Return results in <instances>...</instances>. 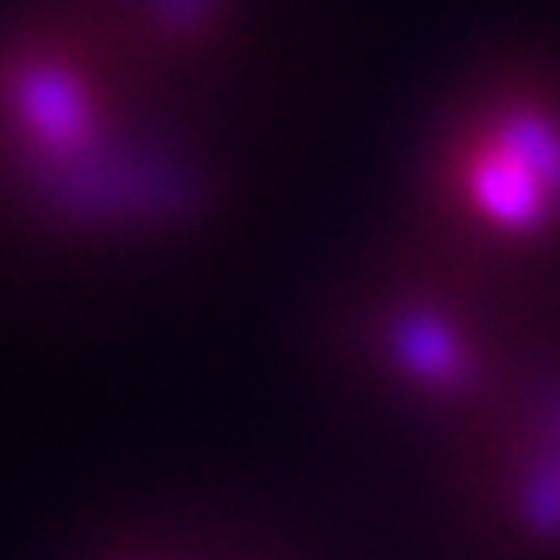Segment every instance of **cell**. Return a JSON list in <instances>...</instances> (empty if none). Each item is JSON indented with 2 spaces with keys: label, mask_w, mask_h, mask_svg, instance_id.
<instances>
[{
  "label": "cell",
  "mask_w": 560,
  "mask_h": 560,
  "mask_svg": "<svg viewBox=\"0 0 560 560\" xmlns=\"http://www.w3.org/2000/svg\"><path fill=\"white\" fill-rule=\"evenodd\" d=\"M129 62L88 13L0 42V196L38 229L138 241L203 212L208 183L150 133Z\"/></svg>",
  "instance_id": "cell-1"
},
{
  "label": "cell",
  "mask_w": 560,
  "mask_h": 560,
  "mask_svg": "<svg viewBox=\"0 0 560 560\" xmlns=\"http://www.w3.org/2000/svg\"><path fill=\"white\" fill-rule=\"evenodd\" d=\"M544 324L515 287L407 245L340 291L324 358L361 402L444 453L499 407Z\"/></svg>",
  "instance_id": "cell-2"
},
{
  "label": "cell",
  "mask_w": 560,
  "mask_h": 560,
  "mask_svg": "<svg viewBox=\"0 0 560 560\" xmlns=\"http://www.w3.org/2000/svg\"><path fill=\"white\" fill-rule=\"evenodd\" d=\"M428 254L506 287L560 258V80L511 67L460 92L411 187Z\"/></svg>",
  "instance_id": "cell-3"
},
{
  "label": "cell",
  "mask_w": 560,
  "mask_h": 560,
  "mask_svg": "<svg viewBox=\"0 0 560 560\" xmlns=\"http://www.w3.org/2000/svg\"><path fill=\"white\" fill-rule=\"evenodd\" d=\"M448 515L486 560H560V324H544L520 378L441 453Z\"/></svg>",
  "instance_id": "cell-4"
},
{
  "label": "cell",
  "mask_w": 560,
  "mask_h": 560,
  "mask_svg": "<svg viewBox=\"0 0 560 560\" xmlns=\"http://www.w3.org/2000/svg\"><path fill=\"white\" fill-rule=\"evenodd\" d=\"M117 560H221V548H179V544H150V548L117 552Z\"/></svg>",
  "instance_id": "cell-5"
},
{
  "label": "cell",
  "mask_w": 560,
  "mask_h": 560,
  "mask_svg": "<svg viewBox=\"0 0 560 560\" xmlns=\"http://www.w3.org/2000/svg\"><path fill=\"white\" fill-rule=\"evenodd\" d=\"M221 560H300L291 552H279L275 544H217Z\"/></svg>",
  "instance_id": "cell-6"
}]
</instances>
